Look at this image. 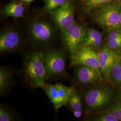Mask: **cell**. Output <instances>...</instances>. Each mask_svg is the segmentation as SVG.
I'll return each instance as SVG.
<instances>
[{"mask_svg":"<svg viewBox=\"0 0 121 121\" xmlns=\"http://www.w3.org/2000/svg\"><path fill=\"white\" fill-rule=\"evenodd\" d=\"M12 81V72L6 67L0 68V94L3 95L10 86Z\"/></svg>","mask_w":121,"mask_h":121,"instance_id":"9a60e30c","label":"cell"},{"mask_svg":"<svg viewBox=\"0 0 121 121\" xmlns=\"http://www.w3.org/2000/svg\"><path fill=\"white\" fill-rule=\"evenodd\" d=\"M43 52H32L26 57L24 72L26 81L33 88L41 87L45 83L47 75Z\"/></svg>","mask_w":121,"mask_h":121,"instance_id":"6da1fadb","label":"cell"},{"mask_svg":"<svg viewBox=\"0 0 121 121\" xmlns=\"http://www.w3.org/2000/svg\"><path fill=\"white\" fill-rule=\"evenodd\" d=\"M67 105H68L73 112L77 110L82 111V104L81 97L74 88Z\"/></svg>","mask_w":121,"mask_h":121,"instance_id":"e0dca14e","label":"cell"},{"mask_svg":"<svg viewBox=\"0 0 121 121\" xmlns=\"http://www.w3.org/2000/svg\"><path fill=\"white\" fill-rule=\"evenodd\" d=\"M113 97V92L110 88L107 86H98L86 91L84 98L88 108L96 110L109 103Z\"/></svg>","mask_w":121,"mask_h":121,"instance_id":"277c9868","label":"cell"},{"mask_svg":"<svg viewBox=\"0 0 121 121\" xmlns=\"http://www.w3.org/2000/svg\"><path fill=\"white\" fill-rule=\"evenodd\" d=\"M21 43V36L17 30L9 28L3 30L0 35V52L8 53L15 51Z\"/></svg>","mask_w":121,"mask_h":121,"instance_id":"30bf717a","label":"cell"},{"mask_svg":"<svg viewBox=\"0 0 121 121\" xmlns=\"http://www.w3.org/2000/svg\"><path fill=\"white\" fill-rule=\"evenodd\" d=\"M16 119V116L12 110L5 105L0 106V121H13Z\"/></svg>","mask_w":121,"mask_h":121,"instance_id":"d6986e66","label":"cell"},{"mask_svg":"<svg viewBox=\"0 0 121 121\" xmlns=\"http://www.w3.org/2000/svg\"><path fill=\"white\" fill-rule=\"evenodd\" d=\"M73 115L76 118H79L80 117H81L82 115V111L81 110H77L73 111Z\"/></svg>","mask_w":121,"mask_h":121,"instance_id":"d4e9b609","label":"cell"},{"mask_svg":"<svg viewBox=\"0 0 121 121\" xmlns=\"http://www.w3.org/2000/svg\"><path fill=\"white\" fill-rule=\"evenodd\" d=\"M107 111L113 114L119 121H121V102L112 104L108 108Z\"/></svg>","mask_w":121,"mask_h":121,"instance_id":"7402d4cb","label":"cell"},{"mask_svg":"<svg viewBox=\"0 0 121 121\" xmlns=\"http://www.w3.org/2000/svg\"><path fill=\"white\" fill-rule=\"evenodd\" d=\"M108 32L107 36L106 42L121 38V27L110 30Z\"/></svg>","mask_w":121,"mask_h":121,"instance_id":"cb8c5ba5","label":"cell"},{"mask_svg":"<svg viewBox=\"0 0 121 121\" xmlns=\"http://www.w3.org/2000/svg\"><path fill=\"white\" fill-rule=\"evenodd\" d=\"M67 0H45L44 9L47 12H51L65 4Z\"/></svg>","mask_w":121,"mask_h":121,"instance_id":"ffe728a7","label":"cell"},{"mask_svg":"<svg viewBox=\"0 0 121 121\" xmlns=\"http://www.w3.org/2000/svg\"><path fill=\"white\" fill-rule=\"evenodd\" d=\"M106 48L114 50L117 52L121 51V38L106 42Z\"/></svg>","mask_w":121,"mask_h":121,"instance_id":"603a6c76","label":"cell"},{"mask_svg":"<svg viewBox=\"0 0 121 121\" xmlns=\"http://www.w3.org/2000/svg\"><path fill=\"white\" fill-rule=\"evenodd\" d=\"M43 89L57 111L67 104L74 87L68 86L61 83L54 84L44 83L40 87Z\"/></svg>","mask_w":121,"mask_h":121,"instance_id":"3957f363","label":"cell"},{"mask_svg":"<svg viewBox=\"0 0 121 121\" xmlns=\"http://www.w3.org/2000/svg\"><path fill=\"white\" fill-rule=\"evenodd\" d=\"M120 26L121 27V16H120Z\"/></svg>","mask_w":121,"mask_h":121,"instance_id":"83f0119b","label":"cell"},{"mask_svg":"<svg viewBox=\"0 0 121 121\" xmlns=\"http://www.w3.org/2000/svg\"><path fill=\"white\" fill-rule=\"evenodd\" d=\"M85 31L82 26L75 22L61 30L62 42L70 55L74 53L82 45Z\"/></svg>","mask_w":121,"mask_h":121,"instance_id":"8992f818","label":"cell"},{"mask_svg":"<svg viewBox=\"0 0 121 121\" xmlns=\"http://www.w3.org/2000/svg\"><path fill=\"white\" fill-rule=\"evenodd\" d=\"M116 1L117 0H82V7L85 11L89 13Z\"/></svg>","mask_w":121,"mask_h":121,"instance_id":"2e32d148","label":"cell"},{"mask_svg":"<svg viewBox=\"0 0 121 121\" xmlns=\"http://www.w3.org/2000/svg\"><path fill=\"white\" fill-rule=\"evenodd\" d=\"M118 98L119 102H121V90L119 92V93H118Z\"/></svg>","mask_w":121,"mask_h":121,"instance_id":"4316f807","label":"cell"},{"mask_svg":"<svg viewBox=\"0 0 121 121\" xmlns=\"http://www.w3.org/2000/svg\"><path fill=\"white\" fill-rule=\"evenodd\" d=\"M95 121H118V119L111 112H107L101 113L97 115L93 119Z\"/></svg>","mask_w":121,"mask_h":121,"instance_id":"44dd1931","label":"cell"},{"mask_svg":"<svg viewBox=\"0 0 121 121\" xmlns=\"http://www.w3.org/2000/svg\"><path fill=\"white\" fill-rule=\"evenodd\" d=\"M70 65L72 66L86 65L100 71L97 52L94 49L83 45L70 55Z\"/></svg>","mask_w":121,"mask_h":121,"instance_id":"52a82bcc","label":"cell"},{"mask_svg":"<svg viewBox=\"0 0 121 121\" xmlns=\"http://www.w3.org/2000/svg\"><path fill=\"white\" fill-rule=\"evenodd\" d=\"M50 13L54 22L61 30L74 23V7L68 0L60 7Z\"/></svg>","mask_w":121,"mask_h":121,"instance_id":"ba28073f","label":"cell"},{"mask_svg":"<svg viewBox=\"0 0 121 121\" xmlns=\"http://www.w3.org/2000/svg\"><path fill=\"white\" fill-rule=\"evenodd\" d=\"M111 77L117 85L121 86V56H118L112 65Z\"/></svg>","mask_w":121,"mask_h":121,"instance_id":"ac0fdd59","label":"cell"},{"mask_svg":"<svg viewBox=\"0 0 121 121\" xmlns=\"http://www.w3.org/2000/svg\"><path fill=\"white\" fill-rule=\"evenodd\" d=\"M78 82L83 85H91L99 82L102 80L100 72L86 65H77L74 73Z\"/></svg>","mask_w":121,"mask_h":121,"instance_id":"7c38bea8","label":"cell"},{"mask_svg":"<svg viewBox=\"0 0 121 121\" xmlns=\"http://www.w3.org/2000/svg\"><path fill=\"white\" fill-rule=\"evenodd\" d=\"M97 55L100 73L106 79H109L112 65L120 54L117 51L106 47L97 52Z\"/></svg>","mask_w":121,"mask_h":121,"instance_id":"8fae6325","label":"cell"},{"mask_svg":"<svg viewBox=\"0 0 121 121\" xmlns=\"http://www.w3.org/2000/svg\"><path fill=\"white\" fill-rule=\"evenodd\" d=\"M25 12L24 6L16 1H12L3 8V13L5 16L18 18L23 16Z\"/></svg>","mask_w":121,"mask_h":121,"instance_id":"5bb4252c","label":"cell"},{"mask_svg":"<svg viewBox=\"0 0 121 121\" xmlns=\"http://www.w3.org/2000/svg\"><path fill=\"white\" fill-rule=\"evenodd\" d=\"M102 43V35L98 30L93 28L86 30L82 45L93 49L100 47Z\"/></svg>","mask_w":121,"mask_h":121,"instance_id":"4fadbf2b","label":"cell"},{"mask_svg":"<svg viewBox=\"0 0 121 121\" xmlns=\"http://www.w3.org/2000/svg\"><path fill=\"white\" fill-rule=\"evenodd\" d=\"M43 53L47 77L60 76L65 73V59L62 52L51 49Z\"/></svg>","mask_w":121,"mask_h":121,"instance_id":"5b68a950","label":"cell"},{"mask_svg":"<svg viewBox=\"0 0 121 121\" xmlns=\"http://www.w3.org/2000/svg\"><path fill=\"white\" fill-rule=\"evenodd\" d=\"M121 0L107 4L97 10L94 17L95 22L104 30L109 31L121 27Z\"/></svg>","mask_w":121,"mask_h":121,"instance_id":"7a4b0ae2","label":"cell"},{"mask_svg":"<svg viewBox=\"0 0 121 121\" xmlns=\"http://www.w3.org/2000/svg\"><path fill=\"white\" fill-rule=\"evenodd\" d=\"M20 0L23 3H25L26 4H29L31 2H32V1H34L35 0Z\"/></svg>","mask_w":121,"mask_h":121,"instance_id":"484cf974","label":"cell"},{"mask_svg":"<svg viewBox=\"0 0 121 121\" xmlns=\"http://www.w3.org/2000/svg\"><path fill=\"white\" fill-rule=\"evenodd\" d=\"M29 30L31 38L38 43H46L49 42L53 37L54 33L51 24L42 20L32 22Z\"/></svg>","mask_w":121,"mask_h":121,"instance_id":"9c48e42d","label":"cell"}]
</instances>
